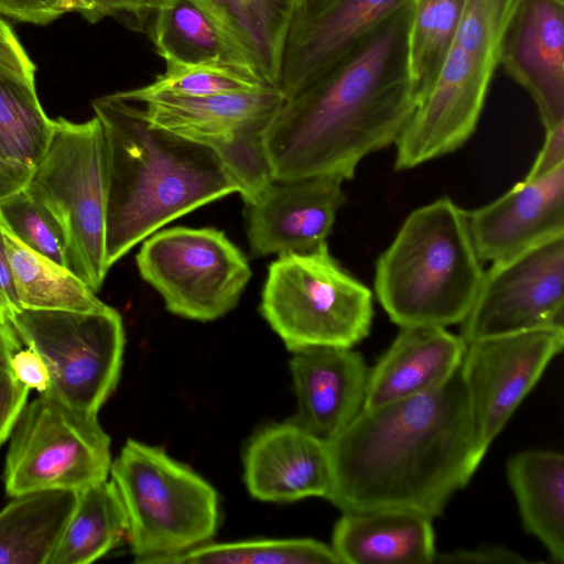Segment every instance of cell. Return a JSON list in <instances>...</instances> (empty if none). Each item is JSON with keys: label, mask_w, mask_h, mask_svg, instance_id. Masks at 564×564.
I'll use <instances>...</instances> for the list:
<instances>
[{"label": "cell", "mask_w": 564, "mask_h": 564, "mask_svg": "<svg viewBox=\"0 0 564 564\" xmlns=\"http://www.w3.org/2000/svg\"><path fill=\"white\" fill-rule=\"evenodd\" d=\"M76 500L74 490L14 497L0 510V564H47Z\"/></svg>", "instance_id": "484cf974"}, {"label": "cell", "mask_w": 564, "mask_h": 564, "mask_svg": "<svg viewBox=\"0 0 564 564\" xmlns=\"http://www.w3.org/2000/svg\"><path fill=\"white\" fill-rule=\"evenodd\" d=\"M412 0H303L284 41L279 89L289 99Z\"/></svg>", "instance_id": "9a60e30c"}, {"label": "cell", "mask_w": 564, "mask_h": 564, "mask_svg": "<svg viewBox=\"0 0 564 564\" xmlns=\"http://www.w3.org/2000/svg\"><path fill=\"white\" fill-rule=\"evenodd\" d=\"M0 225L33 251L67 269L58 224L25 188L0 202Z\"/></svg>", "instance_id": "d6a6232c"}, {"label": "cell", "mask_w": 564, "mask_h": 564, "mask_svg": "<svg viewBox=\"0 0 564 564\" xmlns=\"http://www.w3.org/2000/svg\"><path fill=\"white\" fill-rule=\"evenodd\" d=\"M245 53L263 82L278 87L290 22L303 0H195Z\"/></svg>", "instance_id": "cb8c5ba5"}, {"label": "cell", "mask_w": 564, "mask_h": 564, "mask_svg": "<svg viewBox=\"0 0 564 564\" xmlns=\"http://www.w3.org/2000/svg\"><path fill=\"white\" fill-rule=\"evenodd\" d=\"M466 343L438 326L401 327L376 366L369 370L364 409H372L431 392L459 368Z\"/></svg>", "instance_id": "44dd1931"}, {"label": "cell", "mask_w": 564, "mask_h": 564, "mask_svg": "<svg viewBox=\"0 0 564 564\" xmlns=\"http://www.w3.org/2000/svg\"><path fill=\"white\" fill-rule=\"evenodd\" d=\"M135 263L169 312L198 322L234 310L252 275L246 256L210 227L155 231L143 240Z\"/></svg>", "instance_id": "8fae6325"}, {"label": "cell", "mask_w": 564, "mask_h": 564, "mask_svg": "<svg viewBox=\"0 0 564 564\" xmlns=\"http://www.w3.org/2000/svg\"><path fill=\"white\" fill-rule=\"evenodd\" d=\"M148 34L165 63H221L254 70L214 15L195 0H170L154 14Z\"/></svg>", "instance_id": "d4e9b609"}, {"label": "cell", "mask_w": 564, "mask_h": 564, "mask_svg": "<svg viewBox=\"0 0 564 564\" xmlns=\"http://www.w3.org/2000/svg\"><path fill=\"white\" fill-rule=\"evenodd\" d=\"M260 313L292 352L352 348L369 334L372 293L339 265L326 243L270 263Z\"/></svg>", "instance_id": "52a82bcc"}, {"label": "cell", "mask_w": 564, "mask_h": 564, "mask_svg": "<svg viewBox=\"0 0 564 564\" xmlns=\"http://www.w3.org/2000/svg\"><path fill=\"white\" fill-rule=\"evenodd\" d=\"M564 236L492 262L462 324L466 344L563 326Z\"/></svg>", "instance_id": "4fadbf2b"}, {"label": "cell", "mask_w": 564, "mask_h": 564, "mask_svg": "<svg viewBox=\"0 0 564 564\" xmlns=\"http://www.w3.org/2000/svg\"><path fill=\"white\" fill-rule=\"evenodd\" d=\"M91 105L107 145L109 269L169 223L238 193L214 150L153 124L138 104L113 93Z\"/></svg>", "instance_id": "3957f363"}, {"label": "cell", "mask_w": 564, "mask_h": 564, "mask_svg": "<svg viewBox=\"0 0 564 564\" xmlns=\"http://www.w3.org/2000/svg\"><path fill=\"white\" fill-rule=\"evenodd\" d=\"M499 65L531 96L545 130L564 121V0H521Z\"/></svg>", "instance_id": "e0dca14e"}, {"label": "cell", "mask_w": 564, "mask_h": 564, "mask_svg": "<svg viewBox=\"0 0 564 564\" xmlns=\"http://www.w3.org/2000/svg\"><path fill=\"white\" fill-rule=\"evenodd\" d=\"M14 377L29 390L35 389L43 393L50 383V373L42 357L31 348L20 349L11 359Z\"/></svg>", "instance_id": "74e56055"}, {"label": "cell", "mask_w": 564, "mask_h": 564, "mask_svg": "<svg viewBox=\"0 0 564 564\" xmlns=\"http://www.w3.org/2000/svg\"><path fill=\"white\" fill-rule=\"evenodd\" d=\"M116 94L143 105L153 124L214 150L235 178L245 204L252 203L274 180L264 135L285 100L279 87L204 97L140 88Z\"/></svg>", "instance_id": "ba28073f"}, {"label": "cell", "mask_w": 564, "mask_h": 564, "mask_svg": "<svg viewBox=\"0 0 564 564\" xmlns=\"http://www.w3.org/2000/svg\"><path fill=\"white\" fill-rule=\"evenodd\" d=\"M21 340L17 336L11 325L0 317V366L11 370V359L19 351ZM12 371V370H11Z\"/></svg>", "instance_id": "7bdbcfd3"}, {"label": "cell", "mask_w": 564, "mask_h": 564, "mask_svg": "<svg viewBox=\"0 0 564 564\" xmlns=\"http://www.w3.org/2000/svg\"><path fill=\"white\" fill-rule=\"evenodd\" d=\"M55 129L37 98L35 80L0 66V155L35 166Z\"/></svg>", "instance_id": "f1b7e54d"}, {"label": "cell", "mask_w": 564, "mask_h": 564, "mask_svg": "<svg viewBox=\"0 0 564 564\" xmlns=\"http://www.w3.org/2000/svg\"><path fill=\"white\" fill-rule=\"evenodd\" d=\"M290 369L297 397L293 421L318 438L330 441L364 409L369 369L352 348L294 351Z\"/></svg>", "instance_id": "ffe728a7"}, {"label": "cell", "mask_w": 564, "mask_h": 564, "mask_svg": "<svg viewBox=\"0 0 564 564\" xmlns=\"http://www.w3.org/2000/svg\"><path fill=\"white\" fill-rule=\"evenodd\" d=\"M460 364L471 416L488 451L522 400L564 346L563 326H549L466 344Z\"/></svg>", "instance_id": "5bb4252c"}, {"label": "cell", "mask_w": 564, "mask_h": 564, "mask_svg": "<svg viewBox=\"0 0 564 564\" xmlns=\"http://www.w3.org/2000/svg\"><path fill=\"white\" fill-rule=\"evenodd\" d=\"M411 14L412 1L284 100L264 135L275 180H351L366 155L397 141L417 106L408 65Z\"/></svg>", "instance_id": "7a4b0ae2"}, {"label": "cell", "mask_w": 564, "mask_h": 564, "mask_svg": "<svg viewBox=\"0 0 564 564\" xmlns=\"http://www.w3.org/2000/svg\"><path fill=\"white\" fill-rule=\"evenodd\" d=\"M165 64L164 73L151 84L139 88L147 93L204 97L270 86L248 67L221 63Z\"/></svg>", "instance_id": "1f68e13d"}, {"label": "cell", "mask_w": 564, "mask_h": 564, "mask_svg": "<svg viewBox=\"0 0 564 564\" xmlns=\"http://www.w3.org/2000/svg\"><path fill=\"white\" fill-rule=\"evenodd\" d=\"M138 563H165L212 540L219 510L213 486L163 449L128 440L111 463Z\"/></svg>", "instance_id": "5b68a950"}, {"label": "cell", "mask_w": 564, "mask_h": 564, "mask_svg": "<svg viewBox=\"0 0 564 564\" xmlns=\"http://www.w3.org/2000/svg\"><path fill=\"white\" fill-rule=\"evenodd\" d=\"M466 0H412L408 65L419 102L432 87L456 36Z\"/></svg>", "instance_id": "f546056e"}, {"label": "cell", "mask_w": 564, "mask_h": 564, "mask_svg": "<svg viewBox=\"0 0 564 564\" xmlns=\"http://www.w3.org/2000/svg\"><path fill=\"white\" fill-rule=\"evenodd\" d=\"M170 0H69L72 11L90 23L112 18L127 28L147 32L156 11Z\"/></svg>", "instance_id": "836d02e7"}, {"label": "cell", "mask_w": 564, "mask_h": 564, "mask_svg": "<svg viewBox=\"0 0 564 564\" xmlns=\"http://www.w3.org/2000/svg\"><path fill=\"white\" fill-rule=\"evenodd\" d=\"M502 39L459 25L441 69L395 143V169L409 170L455 151L474 133L499 66Z\"/></svg>", "instance_id": "7c38bea8"}, {"label": "cell", "mask_w": 564, "mask_h": 564, "mask_svg": "<svg viewBox=\"0 0 564 564\" xmlns=\"http://www.w3.org/2000/svg\"><path fill=\"white\" fill-rule=\"evenodd\" d=\"M34 166L0 155V202L24 189Z\"/></svg>", "instance_id": "60d3db41"}, {"label": "cell", "mask_w": 564, "mask_h": 564, "mask_svg": "<svg viewBox=\"0 0 564 564\" xmlns=\"http://www.w3.org/2000/svg\"><path fill=\"white\" fill-rule=\"evenodd\" d=\"M107 145L95 116L84 122L55 119V129L25 191L58 224L67 269L94 292L101 289L106 262Z\"/></svg>", "instance_id": "8992f818"}, {"label": "cell", "mask_w": 564, "mask_h": 564, "mask_svg": "<svg viewBox=\"0 0 564 564\" xmlns=\"http://www.w3.org/2000/svg\"><path fill=\"white\" fill-rule=\"evenodd\" d=\"M3 481L9 497L43 490L79 491L107 480L110 437L97 414L40 394L10 434Z\"/></svg>", "instance_id": "30bf717a"}, {"label": "cell", "mask_w": 564, "mask_h": 564, "mask_svg": "<svg viewBox=\"0 0 564 564\" xmlns=\"http://www.w3.org/2000/svg\"><path fill=\"white\" fill-rule=\"evenodd\" d=\"M530 563L517 552L505 546L486 545L475 549H459L446 553H436L434 563H475V564H511Z\"/></svg>", "instance_id": "8d00e7d4"}, {"label": "cell", "mask_w": 564, "mask_h": 564, "mask_svg": "<svg viewBox=\"0 0 564 564\" xmlns=\"http://www.w3.org/2000/svg\"><path fill=\"white\" fill-rule=\"evenodd\" d=\"M344 181L337 175L274 178L252 203L245 204L251 253H305L326 245L346 200Z\"/></svg>", "instance_id": "2e32d148"}, {"label": "cell", "mask_w": 564, "mask_h": 564, "mask_svg": "<svg viewBox=\"0 0 564 564\" xmlns=\"http://www.w3.org/2000/svg\"><path fill=\"white\" fill-rule=\"evenodd\" d=\"M545 132L543 147L524 180L540 178L564 164V121Z\"/></svg>", "instance_id": "ab89813d"}, {"label": "cell", "mask_w": 564, "mask_h": 564, "mask_svg": "<svg viewBox=\"0 0 564 564\" xmlns=\"http://www.w3.org/2000/svg\"><path fill=\"white\" fill-rule=\"evenodd\" d=\"M327 446L326 499L343 512L403 511L432 520L487 453L460 366L431 392L362 409Z\"/></svg>", "instance_id": "6da1fadb"}, {"label": "cell", "mask_w": 564, "mask_h": 564, "mask_svg": "<svg viewBox=\"0 0 564 564\" xmlns=\"http://www.w3.org/2000/svg\"><path fill=\"white\" fill-rule=\"evenodd\" d=\"M243 466L250 495L262 501L326 499L330 489L327 442L293 420L258 432L246 447Z\"/></svg>", "instance_id": "d6986e66"}, {"label": "cell", "mask_w": 564, "mask_h": 564, "mask_svg": "<svg viewBox=\"0 0 564 564\" xmlns=\"http://www.w3.org/2000/svg\"><path fill=\"white\" fill-rule=\"evenodd\" d=\"M330 547L349 564H430L437 553L432 519L403 511L343 512Z\"/></svg>", "instance_id": "7402d4cb"}, {"label": "cell", "mask_w": 564, "mask_h": 564, "mask_svg": "<svg viewBox=\"0 0 564 564\" xmlns=\"http://www.w3.org/2000/svg\"><path fill=\"white\" fill-rule=\"evenodd\" d=\"M0 227L22 310L101 312L109 307L68 269L33 251Z\"/></svg>", "instance_id": "83f0119b"}, {"label": "cell", "mask_w": 564, "mask_h": 564, "mask_svg": "<svg viewBox=\"0 0 564 564\" xmlns=\"http://www.w3.org/2000/svg\"><path fill=\"white\" fill-rule=\"evenodd\" d=\"M0 300L9 311V319L18 312L21 305L19 303L13 273L9 261L3 232L0 227Z\"/></svg>", "instance_id": "b9f144b4"}, {"label": "cell", "mask_w": 564, "mask_h": 564, "mask_svg": "<svg viewBox=\"0 0 564 564\" xmlns=\"http://www.w3.org/2000/svg\"><path fill=\"white\" fill-rule=\"evenodd\" d=\"M481 261L496 262L564 236V164L523 180L491 203L467 213Z\"/></svg>", "instance_id": "ac0fdd59"}, {"label": "cell", "mask_w": 564, "mask_h": 564, "mask_svg": "<svg viewBox=\"0 0 564 564\" xmlns=\"http://www.w3.org/2000/svg\"><path fill=\"white\" fill-rule=\"evenodd\" d=\"M0 317L8 322L9 311H8L7 306L4 305V303L1 300H0Z\"/></svg>", "instance_id": "ee69618b"}, {"label": "cell", "mask_w": 564, "mask_h": 564, "mask_svg": "<svg viewBox=\"0 0 564 564\" xmlns=\"http://www.w3.org/2000/svg\"><path fill=\"white\" fill-rule=\"evenodd\" d=\"M29 391L11 370L0 366V445L10 436L26 404Z\"/></svg>", "instance_id": "d590c367"}, {"label": "cell", "mask_w": 564, "mask_h": 564, "mask_svg": "<svg viewBox=\"0 0 564 564\" xmlns=\"http://www.w3.org/2000/svg\"><path fill=\"white\" fill-rule=\"evenodd\" d=\"M467 212L449 198L413 210L376 263L375 290L400 327L460 324L482 280Z\"/></svg>", "instance_id": "277c9868"}, {"label": "cell", "mask_w": 564, "mask_h": 564, "mask_svg": "<svg viewBox=\"0 0 564 564\" xmlns=\"http://www.w3.org/2000/svg\"><path fill=\"white\" fill-rule=\"evenodd\" d=\"M165 563L322 564L339 563L330 546L314 539H264L207 542Z\"/></svg>", "instance_id": "4dcf8cb0"}, {"label": "cell", "mask_w": 564, "mask_h": 564, "mask_svg": "<svg viewBox=\"0 0 564 564\" xmlns=\"http://www.w3.org/2000/svg\"><path fill=\"white\" fill-rule=\"evenodd\" d=\"M0 66L35 80L36 66L11 26L0 18Z\"/></svg>", "instance_id": "f35d334b"}, {"label": "cell", "mask_w": 564, "mask_h": 564, "mask_svg": "<svg viewBox=\"0 0 564 564\" xmlns=\"http://www.w3.org/2000/svg\"><path fill=\"white\" fill-rule=\"evenodd\" d=\"M507 478L517 500L522 524L549 552L564 562V457L546 449L513 455Z\"/></svg>", "instance_id": "603a6c76"}, {"label": "cell", "mask_w": 564, "mask_h": 564, "mask_svg": "<svg viewBox=\"0 0 564 564\" xmlns=\"http://www.w3.org/2000/svg\"><path fill=\"white\" fill-rule=\"evenodd\" d=\"M9 324L47 367L50 383L41 394L98 414L120 377L126 339L119 312L21 310Z\"/></svg>", "instance_id": "9c48e42d"}, {"label": "cell", "mask_w": 564, "mask_h": 564, "mask_svg": "<svg viewBox=\"0 0 564 564\" xmlns=\"http://www.w3.org/2000/svg\"><path fill=\"white\" fill-rule=\"evenodd\" d=\"M128 517L113 481L77 491L75 508L47 564H88L128 535Z\"/></svg>", "instance_id": "4316f807"}, {"label": "cell", "mask_w": 564, "mask_h": 564, "mask_svg": "<svg viewBox=\"0 0 564 564\" xmlns=\"http://www.w3.org/2000/svg\"><path fill=\"white\" fill-rule=\"evenodd\" d=\"M69 0H0V14L17 22L46 25L70 12Z\"/></svg>", "instance_id": "e575fe53"}]
</instances>
